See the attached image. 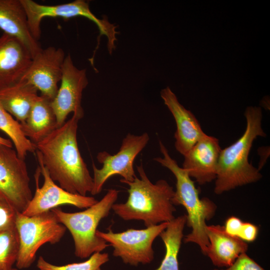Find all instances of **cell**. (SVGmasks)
<instances>
[{"instance_id": "10", "label": "cell", "mask_w": 270, "mask_h": 270, "mask_svg": "<svg viewBox=\"0 0 270 270\" xmlns=\"http://www.w3.org/2000/svg\"><path fill=\"white\" fill-rule=\"evenodd\" d=\"M37 159L39 165L35 174V193L22 214L32 216L64 204L87 208L98 201L92 196L70 192L56 185L41 160Z\"/></svg>"}, {"instance_id": "19", "label": "cell", "mask_w": 270, "mask_h": 270, "mask_svg": "<svg viewBox=\"0 0 270 270\" xmlns=\"http://www.w3.org/2000/svg\"><path fill=\"white\" fill-rule=\"evenodd\" d=\"M51 102L39 96L26 119L20 123L24 136L35 144L58 127Z\"/></svg>"}, {"instance_id": "24", "label": "cell", "mask_w": 270, "mask_h": 270, "mask_svg": "<svg viewBox=\"0 0 270 270\" xmlns=\"http://www.w3.org/2000/svg\"><path fill=\"white\" fill-rule=\"evenodd\" d=\"M108 260V254L98 252L92 254L88 260L83 262L56 266L48 262L40 256L36 266L40 270H102L101 266Z\"/></svg>"}, {"instance_id": "21", "label": "cell", "mask_w": 270, "mask_h": 270, "mask_svg": "<svg viewBox=\"0 0 270 270\" xmlns=\"http://www.w3.org/2000/svg\"><path fill=\"white\" fill-rule=\"evenodd\" d=\"M186 222V214L174 218L160 234L166 252L160 266L155 270H179L178 254L184 237Z\"/></svg>"}, {"instance_id": "14", "label": "cell", "mask_w": 270, "mask_h": 270, "mask_svg": "<svg viewBox=\"0 0 270 270\" xmlns=\"http://www.w3.org/2000/svg\"><path fill=\"white\" fill-rule=\"evenodd\" d=\"M221 150L218 140L206 134L184 156L182 168L199 184L210 182L216 178Z\"/></svg>"}, {"instance_id": "5", "label": "cell", "mask_w": 270, "mask_h": 270, "mask_svg": "<svg viewBox=\"0 0 270 270\" xmlns=\"http://www.w3.org/2000/svg\"><path fill=\"white\" fill-rule=\"evenodd\" d=\"M118 194V190L110 189L100 200L82 212H67L58 208L51 210L58 220L70 232L76 257L86 258L110 246L96 232L101 220L108 216Z\"/></svg>"}, {"instance_id": "11", "label": "cell", "mask_w": 270, "mask_h": 270, "mask_svg": "<svg viewBox=\"0 0 270 270\" xmlns=\"http://www.w3.org/2000/svg\"><path fill=\"white\" fill-rule=\"evenodd\" d=\"M0 192L22 213L32 198L26 164L16 150L0 144Z\"/></svg>"}, {"instance_id": "17", "label": "cell", "mask_w": 270, "mask_h": 270, "mask_svg": "<svg viewBox=\"0 0 270 270\" xmlns=\"http://www.w3.org/2000/svg\"><path fill=\"white\" fill-rule=\"evenodd\" d=\"M0 29L20 40L32 58L42 48L30 31L20 0H0Z\"/></svg>"}, {"instance_id": "7", "label": "cell", "mask_w": 270, "mask_h": 270, "mask_svg": "<svg viewBox=\"0 0 270 270\" xmlns=\"http://www.w3.org/2000/svg\"><path fill=\"white\" fill-rule=\"evenodd\" d=\"M25 10L30 31L38 41L40 38V23L44 18H62L65 20L76 16H82L92 21L97 26L99 38L102 36L108 38L107 46L111 54L115 48L116 36L119 33L116 26L109 22L108 18L100 19L90 10L89 3L84 0L57 5H44L32 0H20Z\"/></svg>"}, {"instance_id": "3", "label": "cell", "mask_w": 270, "mask_h": 270, "mask_svg": "<svg viewBox=\"0 0 270 270\" xmlns=\"http://www.w3.org/2000/svg\"><path fill=\"white\" fill-rule=\"evenodd\" d=\"M136 169L140 178L136 176L132 182L120 180L129 186L128 196L124 203H114L112 210L124 220L142 221L146 228L171 221L176 210L172 202L173 187L162 179L152 182L142 164Z\"/></svg>"}, {"instance_id": "4", "label": "cell", "mask_w": 270, "mask_h": 270, "mask_svg": "<svg viewBox=\"0 0 270 270\" xmlns=\"http://www.w3.org/2000/svg\"><path fill=\"white\" fill-rule=\"evenodd\" d=\"M159 146L162 156L155 158L154 160L174 175L176 189L172 202L174 205H181L185 208L187 213L186 224L191 228V232L184 238L183 241L196 244L206 256L209 244L206 232V222L214 216L216 206L208 198H200L199 191L188 172L171 157L160 140Z\"/></svg>"}, {"instance_id": "12", "label": "cell", "mask_w": 270, "mask_h": 270, "mask_svg": "<svg viewBox=\"0 0 270 270\" xmlns=\"http://www.w3.org/2000/svg\"><path fill=\"white\" fill-rule=\"evenodd\" d=\"M60 82L57 94L51 102L58 127L66 122L71 112L82 118L84 115L81 103L83 90L88 84L86 70L78 68L70 54L66 56Z\"/></svg>"}, {"instance_id": "9", "label": "cell", "mask_w": 270, "mask_h": 270, "mask_svg": "<svg viewBox=\"0 0 270 270\" xmlns=\"http://www.w3.org/2000/svg\"><path fill=\"white\" fill-rule=\"evenodd\" d=\"M150 140L148 133L140 135L128 134L124 138L119 151L110 154L106 151L98 153L96 158L102 167L98 168L92 163L93 188L90 192H100L105 182L112 176L120 175L122 180L132 182L134 179V162L138 154L146 147Z\"/></svg>"}, {"instance_id": "13", "label": "cell", "mask_w": 270, "mask_h": 270, "mask_svg": "<svg viewBox=\"0 0 270 270\" xmlns=\"http://www.w3.org/2000/svg\"><path fill=\"white\" fill-rule=\"evenodd\" d=\"M65 57L61 48L49 46L42 48L33 56L30 66L22 79L34 86L41 96L52 101L58 89Z\"/></svg>"}, {"instance_id": "20", "label": "cell", "mask_w": 270, "mask_h": 270, "mask_svg": "<svg viewBox=\"0 0 270 270\" xmlns=\"http://www.w3.org/2000/svg\"><path fill=\"white\" fill-rule=\"evenodd\" d=\"M37 89L21 79L9 86L0 88V104L19 122H24L38 99Z\"/></svg>"}, {"instance_id": "30", "label": "cell", "mask_w": 270, "mask_h": 270, "mask_svg": "<svg viewBox=\"0 0 270 270\" xmlns=\"http://www.w3.org/2000/svg\"><path fill=\"white\" fill-rule=\"evenodd\" d=\"M9 270H18V269H17V268H12V269Z\"/></svg>"}, {"instance_id": "1", "label": "cell", "mask_w": 270, "mask_h": 270, "mask_svg": "<svg viewBox=\"0 0 270 270\" xmlns=\"http://www.w3.org/2000/svg\"><path fill=\"white\" fill-rule=\"evenodd\" d=\"M72 118L36 144V156L51 178L64 190L86 196L93 188V178L81 156L77 142L79 120Z\"/></svg>"}, {"instance_id": "29", "label": "cell", "mask_w": 270, "mask_h": 270, "mask_svg": "<svg viewBox=\"0 0 270 270\" xmlns=\"http://www.w3.org/2000/svg\"><path fill=\"white\" fill-rule=\"evenodd\" d=\"M0 144L4 145L10 148H12V141L8 139L4 138L0 136Z\"/></svg>"}, {"instance_id": "15", "label": "cell", "mask_w": 270, "mask_h": 270, "mask_svg": "<svg viewBox=\"0 0 270 270\" xmlns=\"http://www.w3.org/2000/svg\"><path fill=\"white\" fill-rule=\"evenodd\" d=\"M160 96L176 123L175 148L184 156L206 134L194 114L180 104L170 87L162 89Z\"/></svg>"}, {"instance_id": "18", "label": "cell", "mask_w": 270, "mask_h": 270, "mask_svg": "<svg viewBox=\"0 0 270 270\" xmlns=\"http://www.w3.org/2000/svg\"><path fill=\"white\" fill-rule=\"evenodd\" d=\"M206 232L209 242L206 256L218 268L231 266L248 249L247 242L228 234L224 226L207 225Z\"/></svg>"}, {"instance_id": "25", "label": "cell", "mask_w": 270, "mask_h": 270, "mask_svg": "<svg viewBox=\"0 0 270 270\" xmlns=\"http://www.w3.org/2000/svg\"><path fill=\"white\" fill-rule=\"evenodd\" d=\"M19 212L0 192V232L16 227Z\"/></svg>"}, {"instance_id": "16", "label": "cell", "mask_w": 270, "mask_h": 270, "mask_svg": "<svg viewBox=\"0 0 270 270\" xmlns=\"http://www.w3.org/2000/svg\"><path fill=\"white\" fill-rule=\"evenodd\" d=\"M32 59V55L20 40L4 33L0 36V88L20 80Z\"/></svg>"}, {"instance_id": "8", "label": "cell", "mask_w": 270, "mask_h": 270, "mask_svg": "<svg viewBox=\"0 0 270 270\" xmlns=\"http://www.w3.org/2000/svg\"><path fill=\"white\" fill-rule=\"evenodd\" d=\"M168 222L141 230L130 228L120 232H114L111 228L107 232L97 230L96 235L113 247L114 256L120 258L126 264L136 266L152 262L153 242L166 228Z\"/></svg>"}, {"instance_id": "23", "label": "cell", "mask_w": 270, "mask_h": 270, "mask_svg": "<svg viewBox=\"0 0 270 270\" xmlns=\"http://www.w3.org/2000/svg\"><path fill=\"white\" fill-rule=\"evenodd\" d=\"M19 248L20 240L16 226L0 232V270L13 268Z\"/></svg>"}, {"instance_id": "2", "label": "cell", "mask_w": 270, "mask_h": 270, "mask_svg": "<svg viewBox=\"0 0 270 270\" xmlns=\"http://www.w3.org/2000/svg\"><path fill=\"white\" fill-rule=\"evenodd\" d=\"M244 116L246 128L242 135L220 152L214 192L220 194L260 180L262 174L248 161L254 140L266 134L262 128V114L260 106H248Z\"/></svg>"}, {"instance_id": "28", "label": "cell", "mask_w": 270, "mask_h": 270, "mask_svg": "<svg viewBox=\"0 0 270 270\" xmlns=\"http://www.w3.org/2000/svg\"><path fill=\"white\" fill-rule=\"evenodd\" d=\"M242 222L238 217L230 216L225 222L224 229L228 234L237 237Z\"/></svg>"}, {"instance_id": "6", "label": "cell", "mask_w": 270, "mask_h": 270, "mask_svg": "<svg viewBox=\"0 0 270 270\" xmlns=\"http://www.w3.org/2000/svg\"><path fill=\"white\" fill-rule=\"evenodd\" d=\"M16 226L20 240L16 262L18 269L30 268L40 247L47 242L52 244L58 242L66 230L51 210L30 216L18 212Z\"/></svg>"}, {"instance_id": "26", "label": "cell", "mask_w": 270, "mask_h": 270, "mask_svg": "<svg viewBox=\"0 0 270 270\" xmlns=\"http://www.w3.org/2000/svg\"><path fill=\"white\" fill-rule=\"evenodd\" d=\"M212 270H266L259 265L246 252L241 254L230 266L224 269Z\"/></svg>"}, {"instance_id": "22", "label": "cell", "mask_w": 270, "mask_h": 270, "mask_svg": "<svg viewBox=\"0 0 270 270\" xmlns=\"http://www.w3.org/2000/svg\"><path fill=\"white\" fill-rule=\"evenodd\" d=\"M0 130L9 136L20 158L24 160L28 152H33L36 150V144L23 133L20 122L14 118L0 104Z\"/></svg>"}, {"instance_id": "27", "label": "cell", "mask_w": 270, "mask_h": 270, "mask_svg": "<svg viewBox=\"0 0 270 270\" xmlns=\"http://www.w3.org/2000/svg\"><path fill=\"white\" fill-rule=\"evenodd\" d=\"M258 228L256 225L248 222H242L238 235V238L247 242H252L257 238Z\"/></svg>"}]
</instances>
